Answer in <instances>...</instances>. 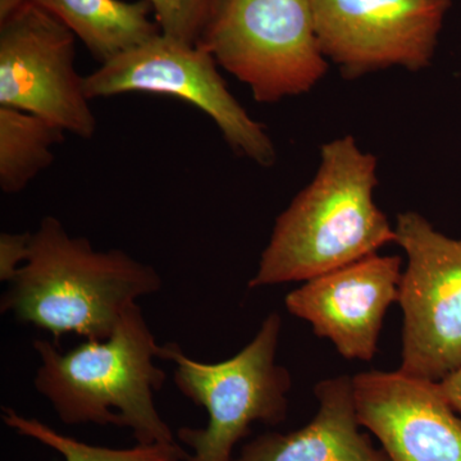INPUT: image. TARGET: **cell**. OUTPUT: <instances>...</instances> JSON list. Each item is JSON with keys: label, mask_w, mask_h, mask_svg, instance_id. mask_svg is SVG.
I'll return each instance as SVG.
<instances>
[{"label": "cell", "mask_w": 461, "mask_h": 461, "mask_svg": "<svg viewBox=\"0 0 461 461\" xmlns=\"http://www.w3.org/2000/svg\"><path fill=\"white\" fill-rule=\"evenodd\" d=\"M377 184V158L351 136L323 145L314 180L278 215L249 288L309 281L395 242L373 198Z\"/></svg>", "instance_id": "1"}, {"label": "cell", "mask_w": 461, "mask_h": 461, "mask_svg": "<svg viewBox=\"0 0 461 461\" xmlns=\"http://www.w3.org/2000/svg\"><path fill=\"white\" fill-rule=\"evenodd\" d=\"M156 268L120 249L95 250L86 238L69 235L56 217L32 232L27 260L9 282L2 313L47 330L105 339L129 306L162 290Z\"/></svg>", "instance_id": "2"}, {"label": "cell", "mask_w": 461, "mask_h": 461, "mask_svg": "<svg viewBox=\"0 0 461 461\" xmlns=\"http://www.w3.org/2000/svg\"><path fill=\"white\" fill-rule=\"evenodd\" d=\"M32 345L41 357L33 386L62 423L121 427L131 430L136 444L176 442L154 402L167 379L154 363L160 345L138 303L108 339H86L66 353L48 339Z\"/></svg>", "instance_id": "3"}, {"label": "cell", "mask_w": 461, "mask_h": 461, "mask_svg": "<svg viewBox=\"0 0 461 461\" xmlns=\"http://www.w3.org/2000/svg\"><path fill=\"white\" fill-rule=\"evenodd\" d=\"M281 329L280 314H269L242 350L220 363L193 359L173 342L160 345L158 359L175 364L178 391L208 412L204 429L177 430L178 441L191 450L187 461H232L233 448L254 423L286 420L293 381L277 364Z\"/></svg>", "instance_id": "4"}, {"label": "cell", "mask_w": 461, "mask_h": 461, "mask_svg": "<svg viewBox=\"0 0 461 461\" xmlns=\"http://www.w3.org/2000/svg\"><path fill=\"white\" fill-rule=\"evenodd\" d=\"M198 45L258 103L308 93L329 71L312 0H218Z\"/></svg>", "instance_id": "5"}, {"label": "cell", "mask_w": 461, "mask_h": 461, "mask_svg": "<svg viewBox=\"0 0 461 461\" xmlns=\"http://www.w3.org/2000/svg\"><path fill=\"white\" fill-rule=\"evenodd\" d=\"M213 56L199 45L163 35L124 51L85 77L90 100L147 93L182 99L213 120L235 153L262 167L276 163L275 145L227 89Z\"/></svg>", "instance_id": "6"}, {"label": "cell", "mask_w": 461, "mask_h": 461, "mask_svg": "<svg viewBox=\"0 0 461 461\" xmlns=\"http://www.w3.org/2000/svg\"><path fill=\"white\" fill-rule=\"evenodd\" d=\"M395 235L408 258L397 300L400 371L439 382L461 366V240L438 232L417 212L397 215Z\"/></svg>", "instance_id": "7"}, {"label": "cell", "mask_w": 461, "mask_h": 461, "mask_svg": "<svg viewBox=\"0 0 461 461\" xmlns=\"http://www.w3.org/2000/svg\"><path fill=\"white\" fill-rule=\"evenodd\" d=\"M75 33L29 2L0 23V107L44 118L66 132L91 139L95 115L75 68Z\"/></svg>", "instance_id": "8"}, {"label": "cell", "mask_w": 461, "mask_h": 461, "mask_svg": "<svg viewBox=\"0 0 461 461\" xmlns=\"http://www.w3.org/2000/svg\"><path fill=\"white\" fill-rule=\"evenodd\" d=\"M323 56L344 77L429 66L451 0H312Z\"/></svg>", "instance_id": "9"}, {"label": "cell", "mask_w": 461, "mask_h": 461, "mask_svg": "<svg viewBox=\"0 0 461 461\" xmlns=\"http://www.w3.org/2000/svg\"><path fill=\"white\" fill-rule=\"evenodd\" d=\"M402 267L400 257L372 254L305 281L287 294L285 305L345 359L372 362L384 317L399 300Z\"/></svg>", "instance_id": "10"}, {"label": "cell", "mask_w": 461, "mask_h": 461, "mask_svg": "<svg viewBox=\"0 0 461 461\" xmlns=\"http://www.w3.org/2000/svg\"><path fill=\"white\" fill-rule=\"evenodd\" d=\"M363 429L390 461H461V420L437 382L400 371L353 377Z\"/></svg>", "instance_id": "11"}, {"label": "cell", "mask_w": 461, "mask_h": 461, "mask_svg": "<svg viewBox=\"0 0 461 461\" xmlns=\"http://www.w3.org/2000/svg\"><path fill=\"white\" fill-rule=\"evenodd\" d=\"M314 395L320 408L306 426L257 437L232 461H390L362 432L353 377L323 379L314 387Z\"/></svg>", "instance_id": "12"}, {"label": "cell", "mask_w": 461, "mask_h": 461, "mask_svg": "<svg viewBox=\"0 0 461 461\" xmlns=\"http://www.w3.org/2000/svg\"><path fill=\"white\" fill-rule=\"evenodd\" d=\"M83 41L100 65L159 35L149 0H30Z\"/></svg>", "instance_id": "13"}, {"label": "cell", "mask_w": 461, "mask_h": 461, "mask_svg": "<svg viewBox=\"0 0 461 461\" xmlns=\"http://www.w3.org/2000/svg\"><path fill=\"white\" fill-rule=\"evenodd\" d=\"M65 130L20 109L0 107V189L14 195L53 165Z\"/></svg>", "instance_id": "14"}, {"label": "cell", "mask_w": 461, "mask_h": 461, "mask_svg": "<svg viewBox=\"0 0 461 461\" xmlns=\"http://www.w3.org/2000/svg\"><path fill=\"white\" fill-rule=\"evenodd\" d=\"M2 420L17 435L29 437L53 448L65 461H187L190 454L177 441L172 444H136L129 448H112L78 441L62 435L35 418H27L11 408L2 409Z\"/></svg>", "instance_id": "15"}, {"label": "cell", "mask_w": 461, "mask_h": 461, "mask_svg": "<svg viewBox=\"0 0 461 461\" xmlns=\"http://www.w3.org/2000/svg\"><path fill=\"white\" fill-rule=\"evenodd\" d=\"M218 0H149L160 32L198 45Z\"/></svg>", "instance_id": "16"}, {"label": "cell", "mask_w": 461, "mask_h": 461, "mask_svg": "<svg viewBox=\"0 0 461 461\" xmlns=\"http://www.w3.org/2000/svg\"><path fill=\"white\" fill-rule=\"evenodd\" d=\"M32 232L0 235V281L11 282L25 264L30 253Z\"/></svg>", "instance_id": "17"}, {"label": "cell", "mask_w": 461, "mask_h": 461, "mask_svg": "<svg viewBox=\"0 0 461 461\" xmlns=\"http://www.w3.org/2000/svg\"><path fill=\"white\" fill-rule=\"evenodd\" d=\"M437 384L448 405L461 414V366Z\"/></svg>", "instance_id": "18"}, {"label": "cell", "mask_w": 461, "mask_h": 461, "mask_svg": "<svg viewBox=\"0 0 461 461\" xmlns=\"http://www.w3.org/2000/svg\"><path fill=\"white\" fill-rule=\"evenodd\" d=\"M30 0H0V23L16 14Z\"/></svg>", "instance_id": "19"}]
</instances>
